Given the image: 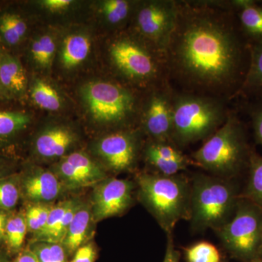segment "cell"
Instances as JSON below:
<instances>
[{"label":"cell","instance_id":"cell-1","mask_svg":"<svg viewBox=\"0 0 262 262\" xmlns=\"http://www.w3.org/2000/svg\"><path fill=\"white\" fill-rule=\"evenodd\" d=\"M227 2H178V17L165 51L168 77L187 93L222 98L238 92L244 49Z\"/></svg>","mask_w":262,"mask_h":262},{"label":"cell","instance_id":"cell-2","mask_svg":"<svg viewBox=\"0 0 262 262\" xmlns=\"http://www.w3.org/2000/svg\"><path fill=\"white\" fill-rule=\"evenodd\" d=\"M141 201L166 234L181 220H190L191 180L178 173H144L137 177Z\"/></svg>","mask_w":262,"mask_h":262},{"label":"cell","instance_id":"cell-3","mask_svg":"<svg viewBox=\"0 0 262 262\" xmlns=\"http://www.w3.org/2000/svg\"><path fill=\"white\" fill-rule=\"evenodd\" d=\"M227 115L222 98L174 92L172 142L180 148L206 141L223 125Z\"/></svg>","mask_w":262,"mask_h":262},{"label":"cell","instance_id":"cell-4","mask_svg":"<svg viewBox=\"0 0 262 262\" xmlns=\"http://www.w3.org/2000/svg\"><path fill=\"white\" fill-rule=\"evenodd\" d=\"M239 195L231 179L198 173L191 179L190 222L194 232H216L234 213Z\"/></svg>","mask_w":262,"mask_h":262},{"label":"cell","instance_id":"cell-5","mask_svg":"<svg viewBox=\"0 0 262 262\" xmlns=\"http://www.w3.org/2000/svg\"><path fill=\"white\" fill-rule=\"evenodd\" d=\"M248 149L244 126L233 114L192 154V163L211 175L232 179L248 165Z\"/></svg>","mask_w":262,"mask_h":262},{"label":"cell","instance_id":"cell-6","mask_svg":"<svg viewBox=\"0 0 262 262\" xmlns=\"http://www.w3.org/2000/svg\"><path fill=\"white\" fill-rule=\"evenodd\" d=\"M110 54L117 70L128 80L158 85L168 81L165 55L154 48L122 37L111 45Z\"/></svg>","mask_w":262,"mask_h":262},{"label":"cell","instance_id":"cell-7","mask_svg":"<svg viewBox=\"0 0 262 262\" xmlns=\"http://www.w3.org/2000/svg\"><path fill=\"white\" fill-rule=\"evenodd\" d=\"M215 232L234 256L256 259L262 239V209L241 196L232 218Z\"/></svg>","mask_w":262,"mask_h":262},{"label":"cell","instance_id":"cell-8","mask_svg":"<svg viewBox=\"0 0 262 262\" xmlns=\"http://www.w3.org/2000/svg\"><path fill=\"white\" fill-rule=\"evenodd\" d=\"M82 95L90 113L103 123H121L135 112L134 95L128 89L114 82H91L84 86Z\"/></svg>","mask_w":262,"mask_h":262},{"label":"cell","instance_id":"cell-9","mask_svg":"<svg viewBox=\"0 0 262 262\" xmlns=\"http://www.w3.org/2000/svg\"><path fill=\"white\" fill-rule=\"evenodd\" d=\"M177 17L178 1L147 2L143 3L136 12V29L150 46L165 55Z\"/></svg>","mask_w":262,"mask_h":262},{"label":"cell","instance_id":"cell-10","mask_svg":"<svg viewBox=\"0 0 262 262\" xmlns=\"http://www.w3.org/2000/svg\"><path fill=\"white\" fill-rule=\"evenodd\" d=\"M174 91L168 81L150 95L143 115V127L151 140L171 141Z\"/></svg>","mask_w":262,"mask_h":262},{"label":"cell","instance_id":"cell-11","mask_svg":"<svg viewBox=\"0 0 262 262\" xmlns=\"http://www.w3.org/2000/svg\"><path fill=\"white\" fill-rule=\"evenodd\" d=\"M134 187L126 179H108L99 183L94 194L95 220H105L127 211L133 203Z\"/></svg>","mask_w":262,"mask_h":262},{"label":"cell","instance_id":"cell-12","mask_svg":"<svg viewBox=\"0 0 262 262\" xmlns=\"http://www.w3.org/2000/svg\"><path fill=\"white\" fill-rule=\"evenodd\" d=\"M97 150L113 171H127L134 168L137 158L136 136L123 130L108 134L99 141Z\"/></svg>","mask_w":262,"mask_h":262},{"label":"cell","instance_id":"cell-13","mask_svg":"<svg viewBox=\"0 0 262 262\" xmlns=\"http://www.w3.org/2000/svg\"><path fill=\"white\" fill-rule=\"evenodd\" d=\"M58 177L71 188L89 187L106 179V173L88 155L80 151L63 157L57 166Z\"/></svg>","mask_w":262,"mask_h":262},{"label":"cell","instance_id":"cell-14","mask_svg":"<svg viewBox=\"0 0 262 262\" xmlns=\"http://www.w3.org/2000/svg\"><path fill=\"white\" fill-rule=\"evenodd\" d=\"M62 183L58 176L47 170H33L20 178L21 194L34 203L54 201L61 192Z\"/></svg>","mask_w":262,"mask_h":262},{"label":"cell","instance_id":"cell-15","mask_svg":"<svg viewBox=\"0 0 262 262\" xmlns=\"http://www.w3.org/2000/svg\"><path fill=\"white\" fill-rule=\"evenodd\" d=\"M75 141L72 131L63 127L48 129L38 136L35 141V150L38 155L46 158L63 156Z\"/></svg>","mask_w":262,"mask_h":262},{"label":"cell","instance_id":"cell-16","mask_svg":"<svg viewBox=\"0 0 262 262\" xmlns=\"http://www.w3.org/2000/svg\"><path fill=\"white\" fill-rule=\"evenodd\" d=\"M27 78L21 63L10 55L0 56V90L13 96L23 94Z\"/></svg>","mask_w":262,"mask_h":262},{"label":"cell","instance_id":"cell-17","mask_svg":"<svg viewBox=\"0 0 262 262\" xmlns=\"http://www.w3.org/2000/svg\"><path fill=\"white\" fill-rule=\"evenodd\" d=\"M91 220V212L87 206H79L71 222L62 245L67 254L73 255L80 246L84 245L89 232Z\"/></svg>","mask_w":262,"mask_h":262},{"label":"cell","instance_id":"cell-18","mask_svg":"<svg viewBox=\"0 0 262 262\" xmlns=\"http://www.w3.org/2000/svg\"><path fill=\"white\" fill-rule=\"evenodd\" d=\"M229 5L237 10L244 32L256 40L262 39V8L251 0H234Z\"/></svg>","mask_w":262,"mask_h":262},{"label":"cell","instance_id":"cell-19","mask_svg":"<svg viewBox=\"0 0 262 262\" xmlns=\"http://www.w3.org/2000/svg\"><path fill=\"white\" fill-rule=\"evenodd\" d=\"M27 232L28 227L24 213L9 215L5 226L3 246L11 257H14L24 249Z\"/></svg>","mask_w":262,"mask_h":262},{"label":"cell","instance_id":"cell-20","mask_svg":"<svg viewBox=\"0 0 262 262\" xmlns=\"http://www.w3.org/2000/svg\"><path fill=\"white\" fill-rule=\"evenodd\" d=\"M262 94V39L251 48L249 65L238 93Z\"/></svg>","mask_w":262,"mask_h":262},{"label":"cell","instance_id":"cell-21","mask_svg":"<svg viewBox=\"0 0 262 262\" xmlns=\"http://www.w3.org/2000/svg\"><path fill=\"white\" fill-rule=\"evenodd\" d=\"M89 38L82 34H72L65 39L61 53V61L66 68L80 65L87 58L91 50Z\"/></svg>","mask_w":262,"mask_h":262},{"label":"cell","instance_id":"cell-22","mask_svg":"<svg viewBox=\"0 0 262 262\" xmlns=\"http://www.w3.org/2000/svg\"><path fill=\"white\" fill-rule=\"evenodd\" d=\"M248 179L242 198L262 209V156L251 152L248 162Z\"/></svg>","mask_w":262,"mask_h":262},{"label":"cell","instance_id":"cell-23","mask_svg":"<svg viewBox=\"0 0 262 262\" xmlns=\"http://www.w3.org/2000/svg\"><path fill=\"white\" fill-rule=\"evenodd\" d=\"M27 31V24L18 15L5 13L0 17V34L9 46L18 45Z\"/></svg>","mask_w":262,"mask_h":262},{"label":"cell","instance_id":"cell-24","mask_svg":"<svg viewBox=\"0 0 262 262\" xmlns=\"http://www.w3.org/2000/svg\"><path fill=\"white\" fill-rule=\"evenodd\" d=\"M31 96L34 103L43 110L58 111L61 108V97L56 90L45 81H35L31 90Z\"/></svg>","mask_w":262,"mask_h":262},{"label":"cell","instance_id":"cell-25","mask_svg":"<svg viewBox=\"0 0 262 262\" xmlns=\"http://www.w3.org/2000/svg\"><path fill=\"white\" fill-rule=\"evenodd\" d=\"M30 121V117L26 113L0 111V141L13 137L27 128Z\"/></svg>","mask_w":262,"mask_h":262},{"label":"cell","instance_id":"cell-26","mask_svg":"<svg viewBox=\"0 0 262 262\" xmlns=\"http://www.w3.org/2000/svg\"><path fill=\"white\" fill-rule=\"evenodd\" d=\"M71 201L61 202L51 207L47 222L40 232L36 234L37 241L39 242L56 243L57 232L59 228L62 219L64 216Z\"/></svg>","mask_w":262,"mask_h":262},{"label":"cell","instance_id":"cell-27","mask_svg":"<svg viewBox=\"0 0 262 262\" xmlns=\"http://www.w3.org/2000/svg\"><path fill=\"white\" fill-rule=\"evenodd\" d=\"M20 195V178L17 177L0 178V211L9 213L14 209Z\"/></svg>","mask_w":262,"mask_h":262},{"label":"cell","instance_id":"cell-28","mask_svg":"<svg viewBox=\"0 0 262 262\" xmlns=\"http://www.w3.org/2000/svg\"><path fill=\"white\" fill-rule=\"evenodd\" d=\"M29 248L39 262H69L68 254L61 244L35 241Z\"/></svg>","mask_w":262,"mask_h":262},{"label":"cell","instance_id":"cell-29","mask_svg":"<svg viewBox=\"0 0 262 262\" xmlns=\"http://www.w3.org/2000/svg\"><path fill=\"white\" fill-rule=\"evenodd\" d=\"M187 262H220V251L214 245L201 241L185 248Z\"/></svg>","mask_w":262,"mask_h":262},{"label":"cell","instance_id":"cell-30","mask_svg":"<svg viewBox=\"0 0 262 262\" xmlns=\"http://www.w3.org/2000/svg\"><path fill=\"white\" fill-rule=\"evenodd\" d=\"M56 51V44L51 36L44 35L32 43L31 54L34 61L42 67L51 64Z\"/></svg>","mask_w":262,"mask_h":262},{"label":"cell","instance_id":"cell-31","mask_svg":"<svg viewBox=\"0 0 262 262\" xmlns=\"http://www.w3.org/2000/svg\"><path fill=\"white\" fill-rule=\"evenodd\" d=\"M102 10L108 23L115 26L129 18L132 7L130 2L125 0H108L103 3Z\"/></svg>","mask_w":262,"mask_h":262},{"label":"cell","instance_id":"cell-32","mask_svg":"<svg viewBox=\"0 0 262 262\" xmlns=\"http://www.w3.org/2000/svg\"><path fill=\"white\" fill-rule=\"evenodd\" d=\"M96 248L92 243L80 246L73 254L70 262H95L97 258Z\"/></svg>","mask_w":262,"mask_h":262},{"label":"cell","instance_id":"cell-33","mask_svg":"<svg viewBox=\"0 0 262 262\" xmlns=\"http://www.w3.org/2000/svg\"><path fill=\"white\" fill-rule=\"evenodd\" d=\"M251 115L255 138L258 144L262 146V102L255 106Z\"/></svg>","mask_w":262,"mask_h":262},{"label":"cell","instance_id":"cell-34","mask_svg":"<svg viewBox=\"0 0 262 262\" xmlns=\"http://www.w3.org/2000/svg\"><path fill=\"white\" fill-rule=\"evenodd\" d=\"M167 245L163 262H179V253L174 245L173 234H166Z\"/></svg>","mask_w":262,"mask_h":262},{"label":"cell","instance_id":"cell-35","mask_svg":"<svg viewBox=\"0 0 262 262\" xmlns=\"http://www.w3.org/2000/svg\"><path fill=\"white\" fill-rule=\"evenodd\" d=\"M12 262H39L35 253L29 248H24L20 252L13 257Z\"/></svg>","mask_w":262,"mask_h":262},{"label":"cell","instance_id":"cell-36","mask_svg":"<svg viewBox=\"0 0 262 262\" xmlns=\"http://www.w3.org/2000/svg\"><path fill=\"white\" fill-rule=\"evenodd\" d=\"M71 0H46L43 2V5L52 11H57L65 9L72 4Z\"/></svg>","mask_w":262,"mask_h":262},{"label":"cell","instance_id":"cell-37","mask_svg":"<svg viewBox=\"0 0 262 262\" xmlns=\"http://www.w3.org/2000/svg\"><path fill=\"white\" fill-rule=\"evenodd\" d=\"M9 215V213L6 212L0 211V247L4 243L5 226Z\"/></svg>","mask_w":262,"mask_h":262},{"label":"cell","instance_id":"cell-38","mask_svg":"<svg viewBox=\"0 0 262 262\" xmlns=\"http://www.w3.org/2000/svg\"><path fill=\"white\" fill-rule=\"evenodd\" d=\"M13 258L8 254L5 248L0 247V262H12Z\"/></svg>","mask_w":262,"mask_h":262},{"label":"cell","instance_id":"cell-39","mask_svg":"<svg viewBox=\"0 0 262 262\" xmlns=\"http://www.w3.org/2000/svg\"><path fill=\"white\" fill-rule=\"evenodd\" d=\"M3 173H4V168H3V165L0 163V178L3 177Z\"/></svg>","mask_w":262,"mask_h":262},{"label":"cell","instance_id":"cell-40","mask_svg":"<svg viewBox=\"0 0 262 262\" xmlns=\"http://www.w3.org/2000/svg\"><path fill=\"white\" fill-rule=\"evenodd\" d=\"M258 256L262 258V239L261 245H260L259 251H258Z\"/></svg>","mask_w":262,"mask_h":262},{"label":"cell","instance_id":"cell-41","mask_svg":"<svg viewBox=\"0 0 262 262\" xmlns=\"http://www.w3.org/2000/svg\"><path fill=\"white\" fill-rule=\"evenodd\" d=\"M251 262H262V259H259V258H256V259L253 260Z\"/></svg>","mask_w":262,"mask_h":262},{"label":"cell","instance_id":"cell-42","mask_svg":"<svg viewBox=\"0 0 262 262\" xmlns=\"http://www.w3.org/2000/svg\"><path fill=\"white\" fill-rule=\"evenodd\" d=\"M2 55H1V48H0V56H1Z\"/></svg>","mask_w":262,"mask_h":262},{"label":"cell","instance_id":"cell-43","mask_svg":"<svg viewBox=\"0 0 262 262\" xmlns=\"http://www.w3.org/2000/svg\"><path fill=\"white\" fill-rule=\"evenodd\" d=\"M0 91H1V90H0Z\"/></svg>","mask_w":262,"mask_h":262}]
</instances>
